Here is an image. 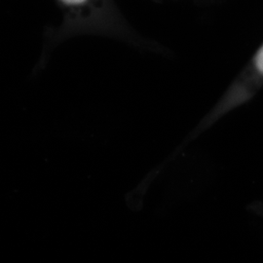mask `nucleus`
I'll return each mask as SVG.
<instances>
[{
    "instance_id": "2",
    "label": "nucleus",
    "mask_w": 263,
    "mask_h": 263,
    "mask_svg": "<svg viewBox=\"0 0 263 263\" xmlns=\"http://www.w3.org/2000/svg\"><path fill=\"white\" fill-rule=\"evenodd\" d=\"M255 66L261 73H263V46L255 57Z\"/></svg>"
},
{
    "instance_id": "1",
    "label": "nucleus",
    "mask_w": 263,
    "mask_h": 263,
    "mask_svg": "<svg viewBox=\"0 0 263 263\" xmlns=\"http://www.w3.org/2000/svg\"><path fill=\"white\" fill-rule=\"evenodd\" d=\"M63 14L62 25L50 32L46 50L76 35L97 34L124 40L153 51V42L140 36L124 19L114 0H55Z\"/></svg>"
}]
</instances>
